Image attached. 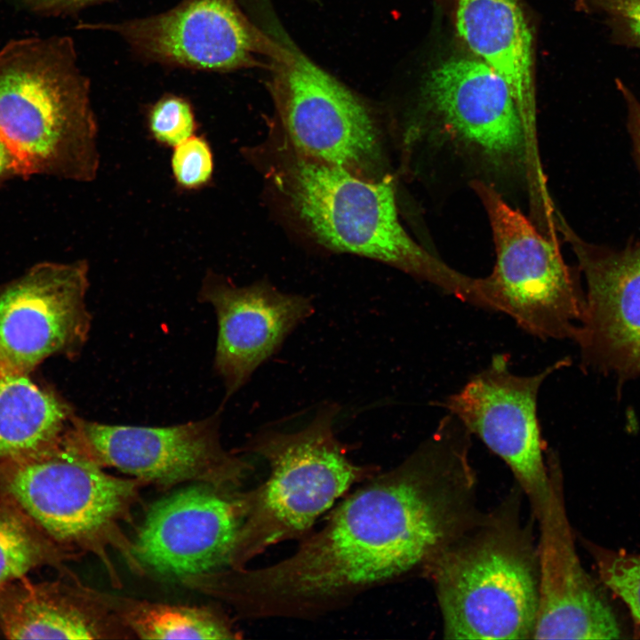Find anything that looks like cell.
<instances>
[{"label":"cell","mask_w":640,"mask_h":640,"mask_svg":"<svg viewBox=\"0 0 640 640\" xmlns=\"http://www.w3.org/2000/svg\"><path fill=\"white\" fill-rule=\"evenodd\" d=\"M448 639L532 638L539 601L536 556L510 529L450 540L427 562Z\"/></svg>","instance_id":"cell-7"},{"label":"cell","mask_w":640,"mask_h":640,"mask_svg":"<svg viewBox=\"0 0 640 640\" xmlns=\"http://www.w3.org/2000/svg\"><path fill=\"white\" fill-rule=\"evenodd\" d=\"M274 88L296 154L355 172L380 158V132L370 110L304 55L284 57Z\"/></svg>","instance_id":"cell-12"},{"label":"cell","mask_w":640,"mask_h":640,"mask_svg":"<svg viewBox=\"0 0 640 640\" xmlns=\"http://www.w3.org/2000/svg\"><path fill=\"white\" fill-rule=\"evenodd\" d=\"M588 548L603 583L626 604L640 623V554L612 550L592 543L588 544Z\"/></svg>","instance_id":"cell-22"},{"label":"cell","mask_w":640,"mask_h":640,"mask_svg":"<svg viewBox=\"0 0 640 640\" xmlns=\"http://www.w3.org/2000/svg\"><path fill=\"white\" fill-rule=\"evenodd\" d=\"M19 176L23 177L19 163L12 150L0 137V185L9 179Z\"/></svg>","instance_id":"cell-28"},{"label":"cell","mask_w":640,"mask_h":640,"mask_svg":"<svg viewBox=\"0 0 640 640\" xmlns=\"http://www.w3.org/2000/svg\"><path fill=\"white\" fill-rule=\"evenodd\" d=\"M466 469L459 441L437 428L403 463L347 497L292 555L202 573L196 588L243 619L308 620L342 609L427 564L454 538L464 512L455 476Z\"/></svg>","instance_id":"cell-1"},{"label":"cell","mask_w":640,"mask_h":640,"mask_svg":"<svg viewBox=\"0 0 640 640\" xmlns=\"http://www.w3.org/2000/svg\"><path fill=\"white\" fill-rule=\"evenodd\" d=\"M71 50L65 39L40 36L0 48V137L23 177L97 178L98 125Z\"/></svg>","instance_id":"cell-3"},{"label":"cell","mask_w":640,"mask_h":640,"mask_svg":"<svg viewBox=\"0 0 640 640\" xmlns=\"http://www.w3.org/2000/svg\"><path fill=\"white\" fill-rule=\"evenodd\" d=\"M62 1H64V0H61V2H62ZM88 1H90V0H65V4H66L67 5H78V4H84V3L88 2Z\"/></svg>","instance_id":"cell-30"},{"label":"cell","mask_w":640,"mask_h":640,"mask_svg":"<svg viewBox=\"0 0 640 640\" xmlns=\"http://www.w3.org/2000/svg\"><path fill=\"white\" fill-rule=\"evenodd\" d=\"M340 410L329 403L304 428L292 432L265 428L233 451L261 457L269 475L249 491V508L228 567L244 568L273 545L303 540L355 484L379 473L377 467L356 464L348 457L333 431Z\"/></svg>","instance_id":"cell-5"},{"label":"cell","mask_w":640,"mask_h":640,"mask_svg":"<svg viewBox=\"0 0 640 640\" xmlns=\"http://www.w3.org/2000/svg\"><path fill=\"white\" fill-rule=\"evenodd\" d=\"M455 25L476 58L510 89L527 125L537 132L532 35L518 0H456Z\"/></svg>","instance_id":"cell-18"},{"label":"cell","mask_w":640,"mask_h":640,"mask_svg":"<svg viewBox=\"0 0 640 640\" xmlns=\"http://www.w3.org/2000/svg\"><path fill=\"white\" fill-rule=\"evenodd\" d=\"M73 433L12 474L11 492L22 508L56 541L92 554L115 588L122 587L110 553L122 555L136 574L144 567L123 526L132 521L145 484L134 477L107 473Z\"/></svg>","instance_id":"cell-6"},{"label":"cell","mask_w":640,"mask_h":640,"mask_svg":"<svg viewBox=\"0 0 640 640\" xmlns=\"http://www.w3.org/2000/svg\"><path fill=\"white\" fill-rule=\"evenodd\" d=\"M88 273L85 260L41 262L0 289V372L26 373L83 347L91 322Z\"/></svg>","instance_id":"cell-13"},{"label":"cell","mask_w":640,"mask_h":640,"mask_svg":"<svg viewBox=\"0 0 640 640\" xmlns=\"http://www.w3.org/2000/svg\"><path fill=\"white\" fill-rule=\"evenodd\" d=\"M21 2L34 11H42L56 7L60 0H21Z\"/></svg>","instance_id":"cell-29"},{"label":"cell","mask_w":640,"mask_h":640,"mask_svg":"<svg viewBox=\"0 0 640 640\" xmlns=\"http://www.w3.org/2000/svg\"><path fill=\"white\" fill-rule=\"evenodd\" d=\"M41 559V552L18 520L0 515V586L25 576Z\"/></svg>","instance_id":"cell-23"},{"label":"cell","mask_w":640,"mask_h":640,"mask_svg":"<svg viewBox=\"0 0 640 640\" xmlns=\"http://www.w3.org/2000/svg\"><path fill=\"white\" fill-rule=\"evenodd\" d=\"M616 85L625 102L628 132L631 140L634 159L640 173V101L620 79L616 80Z\"/></svg>","instance_id":"cell-27"},{"label":"cell","mask_w":640,"mask_h":640,"mask_svg":"<svg viewBox=\"0 0 640 640\" xmlns=\"http://www.w3.org/2000/svg\"><path fill=\"white\" fill-rule=\"evenodd\" d=\"M278 186L324 246L388 264L477 307L479 281L414 241L398 217L391 178L369 180L345 167L296 154Z\"/></svg>","instance_id":"cell-4"},{"label":"cell","mask_w":640,"mask_h":640,"mask_svg":"<svg viewBox=\"0 0 640 640\" xmlns=\"http://www.w3.org/2000/svg\"><path fill=\"white\" fill-rule=\"evenodd\" d=\"M219 413L175 426L110 425L77 420L75 436L103 468L160 489L182 483L238 490L253 468L221 444Z\"/></svg>","instance_id":"cell-9"},{"label":"cell","mask_w":640,"mask_h":640,"mask_svg":"<svg viewBox=\"0 0 640 640\" xmlns=\"http://www.w3.org/2000/svg\"><path fill=\"white\" fill-rule=\"evenodd\" d=\"M134 637L143 639H236L230 619L211 606L154 603L106 593L84 585Z\"/></svg>","instance_id":"cell-21"},{"label":"cell","mask_w":640,"mask_h":640,"mask_svg":"<svg viewBox=\"0 0 640 640\" xmlns=\"http://www.w3.org/2000/svg\"><path fill=\"white\" fill-rule=\"evenodd\" d=\"M173 180L178 188L196 191L212 180L214 161L209 142L194 134L173 148L171 158Z\"/></svg>","instance_id":"cell-25"},{"label":"cell","mask_w":640,"mask_h":640,"mask_svg":"<svg viewBox=\"0 0 640 640\" xmlns=\"http://www.w3.org/2000/svg\"><path fill=\"white\" fill-rule=\"evenodd\" d=\"M556 229L574 252L587 292L572 339L580 363L615 377L619 384L640 376V240L615 250L588 243L557 213Z\"/></svg>","instance_id":"cell-11"},{"label":"cell","mask_w":640,"mask_h":640,"mask_svg":"<svg viewBox=\"0 0 640 640\" xmlns=\"http://www.w3.org/2000/svg\"><path fill=\"white\" fill-rule=\"evenodd\" d=\"M569 364L563 358L531 375L509 370L508 357L498 354L457 392L441 403L510 468L539 516L552 495L537 413L542 383Z\"/></svg>","instance_id":"cell-10"},{"label":"cell","mask_w":640,"mask_h":640,"mask_svg":"<svg viewBox=\"0 0 640 640\" xmlns=\"http://www.w3.org/2000/svg\"><path fill=\"white\" fill-rule=\"evenodd\" d=\"M420 107L404 141L420 144L435 159L453 161L470 183L491 186L507 201L511 189L519 188L527 194L534 220L552 213L537 132L490 67L476 57L443 60L427 75Z\"/></svg>","instance_id":"cell-2"},{"label":"cell","mask_w":640,"mask_h":640,"mask_svg":"<svg viewBox=\"0 0 640 640\" xmlns=\"http://www.w3.org/2000/svg\"><path fill=\"white\" fill-rule=\"evenodd\" d=\"M470 188L492 229L495 264L480 277L484 309L504 313L538 338L572 340L585 293L564 260L557 236H549L497 190L478 181Z\"/></svg>","instance_id":"cell-8"},{"label":"cell","mask_w":640,"mask_h":640,"mask_svg":"<svg viewBox=\"0 0 640 640\" xmlns=\"http://www.w3.org/2000/svg\"><path fill=\"white\" fill-rule=\"evenodd\" d=\"M148 127L150 136L157 143L173 148L195 134L196 123L187 100L168 96L158 100L150 109Z\"/></svg>","instance_id":"cell-26"},{"label":"cell","mask_w":640,"mask_h":640,"mask_svg":"<svg viewBox=\"0 0 640 640\" xmlns=\"http://www.w3.org/2000/svg\"><path fill=\"white\" fill-rule=\"evenodd\" d=\"M12 639H131L132 633L78 580L50 586L18 601L4 619Z\"/></svg>","instance_id":"cell-19"},{"label":"cell","mask_w":640,"mask_h":640,"mask_svg":"<svg viewBox=\"0 0 640 640\" xmlns=\"http://www.w3.org/2000/svg\"><path fill=\"white\" fill-rule=\"evenodd\" d=\"M116 29L151 56L209 70L249 67L262 44L233 0H189Z\"/></svg>","instance_id":"cell-17"},{"label":"cell","mask_w":640,"mask_h":640,"mask_svg":"<svg viewBox=\"0 0 640 640\" xmlns=\"http://www.w3.org/2000/svg\"><path fill=\"white\" fill-rule=\"evenodd\" d=\"M551 476L552 495L539 517V601L532 638L618 639L616 617L577 556L557 468Z\"/></svg>","instance_id":"cell-16"},{"label":"cell","mask_w":640,"mask_h":640,"mask_svg":"<svg viewBox=\"0 0 640 640\" xmlns=\"http://www.w3.org/2000/svg\"><path fill=\"white\" fill-rule=\"evenodd\" d=\"M577 11L598 18L620 45L640 48V0H574Z\"/></svg>","instance_id":"cell-24"},{"label":"cell","mask_w":640,"mask_h":640,"mask_svg":"<svg viewBox=\"0 0 640 640\" xmlns=\"http://www.w3.org/2000/svg\"><path fill=\"white\" fill-rule=\"evenodd\" d=\"M249 491L199 484L153 504L133 541L140 564L180 579L228 567Z\"/></svg>","instance_id":"cell-14"},{"label":"cell","mask_w":640,"mask_h":640,"mask_svg":"<svg viewBox=\"0 0 640 640\" xmlns=\"http://www.w3.org/2000/svg\"><path fill=\"white\" fill-rule=\"evenodd\" d=\"M199 294L217 315L214 367L225 384L226 398L238 391L314 312L311 300L305 296L283 292L266 281L239 287L211 271Z\"/></svg>","instance_id":"cell-15"},{"label":"cell","mask_w":640,"mask_h":640,"mask_svg":"<svg viewBox=\"0 0 640 640\" xmlns=\"http://www.w3.org/2000/svg\"><path fill=\"white\" fill-rule=\"evenodd\" d=\"M68 414L60 399L26 373L0 372V459L54 445Z\"/></svg>","instance_id":"cell-20"}]
</instances>
